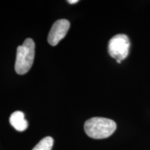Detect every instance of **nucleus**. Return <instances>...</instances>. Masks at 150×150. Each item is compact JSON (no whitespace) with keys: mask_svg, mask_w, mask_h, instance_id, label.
Segmentation results:
<instances>
[{"mask_svg":"<svg viewBox=\"0 0 150 150\" xmlns=\"http://www.w3.org/2000/svg\"><path fill=\"white\" fill-rule=\"evenodd\" d=\"M35 56V43L31 38L24 40L17 49L15 70L18 74H26L32 67Z\"/></svg>","mask_w":150,"mask_h":150,"instance_id":"f03ea898","label":"nucleus"},{"mask_svg":"<svg viewBox=\"0 0 150 150\" xmlns=\"http://www.w3.org/2000/svg\"><path fill=\"white\" fill-rule=\"evenodd\" d=\"M9 122L11 126L18 131H25L28 127V122L24 118V112L19 110L11 114Z\"/></svg>","mask_w":150,"mask_h":150,"instance_id":"39448f33","label":"nucleus"},{"mask_svg":"<svg viewBox=\"0 0 150 150\" xmlns=\"http://www.w3.org/2000/svg\"><path fill=\"white\" fill-rule=\"evenodd\" d=\"M54 145V139L50 136L42 138L32 150H52Z\"/></svg>","mask_w":150,"mask_h":150,"instance_id":"423d86ee","label":"nucleus"},{"mask_svg":"<svg viewBox=\"0 0 150 150\" xmlns=\"http://www.w3.org/2000/svg\"><path fill=\"white\" fill-rule=\"evenodd\" d=\"M70 27L68 20L61 19L54 22L48 34L47 41L52 46H56L66 35Z\"/></svg>","mask_w":150,"mask_h":150,"instance_id":"20e7f679","label":"nucleus"},{"mask_svg":"<svg viewBox=\"0 0 150 150\" xmlns=\"http://www.w3.org/2000/svg\"><path fill=\"white\" fill-rule=\"evenodd\" d=\"M117 62L118 63H120L122 61H120V60H117Z\"/></svg>","mask_w":150,"mask_h":150,"instance_id":"6e6552de","label":"nucleus"},{"mask_svg":"<svg viewBox=\"0 0 150 150\" xmlns=\"http://www.w3.org/2000/svg\"><path fill=\"white\" fill-rule=\"evenodd\" d=\"M116 123L110 119L105 117H93L84 124V130L90 138L94 139H104L115 132Z\"/></svg>","mask_w":150,"mask_h":150,"instance_id":"f257e3e1","label":"nucleus"},{"mask_svg":"<svg viewBox=\"0 0 150 150\" xmlns=\"http://www.w3.org/2000/svg\"><path fill=\"white\" fill-rule=\"evenodd\" d=\"M78 0H69V1H67V2L70 3V4H76L78 2Z\"/></svg>","mask_w":150,"mask_h":150,"instance_id":"0eeeda50","label":"nucleus"},{"mask_svg":"<svg viewBox=\"0 0 150 150\" xmlns=\"http://www.w3.org/2000/svg\"><path fill=\"white\" fill-rule=\"evenodd\" d=\"M130 40L127 35L117 34L114 35L108 42V53L112 58L120 61L125 60L129 54Z\"/></svg>","mask_w":150,"mask_h":150,"instance_id":"7ed1b4c3","label":"nucleus"}]
</instances>
